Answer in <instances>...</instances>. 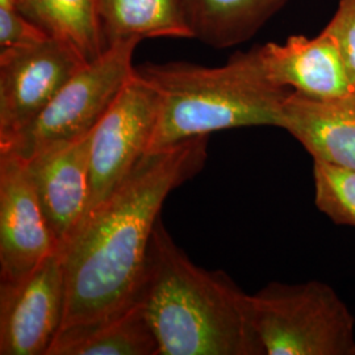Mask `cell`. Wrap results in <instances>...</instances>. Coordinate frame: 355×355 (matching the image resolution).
I'll use <instances>...</instances> for the list:
<instances>
[{
    "label": "cell",
    "mask_w": 355,
    "mask_h": 355,
    "mask_svg": "<svg viewBox=\"0 0 355 355\" xmlns=\"http://www.w3.org/2000/svg\"><path fill=\"white\" fill-rule=\"evenodd\" d=\"M324 31L337 44L355 92V0H340L337 11Z\"/></svg>",
    "instance_id": "ac0fdd59"
},
{
    "label": "cell",
    "mask_w": 355,
    "mask_h": 355,
    "mask_svg": "<svg viewBox=\"0 0 355 355\" xmlns=\"http://www.w3.org/2000/svg\"><path fill=\"white\" fill-rule=\"evenodd\" d=\"M20 0H0V7H19Z\"/></svg>",
    "instance_id": "ffe728a7"
},
{
    "label": "cell",
    "mask_w": 355,
    "mask_h": 355,
    "mask_svg": "<svg viewBox=\"0 0 355 355\" xmlns=\"http://www.w3.org/2000/svg\"><path fill=\"white\" fill-rule=\"evenodd\" d=\"M48 355H159V345L136 299L110 318L61 330Z\"/></svg>",
    "instance_id": "4fadbf2b"
},
{
    "label": "cell",
    "mask_w": 355,
    "mask_h": 355,
    "mask_svg": "<svg viewBox=\"0 0 355 355\" xmlns=\"http://www.w3.org/2000/svg\"><path fill=\"white\" fill-rule=\"evenodd\" d=\"M136 299L148 313L159 355H265L254 324L252 295L224 271L195 265L161 217Z\"/></svg>",
    "instance_id": "7a4b0ae2"
},
{
    "label": "cell",
    "mask_w": 355,
    "mask_h": 355,
    "mask_svg": "<svg viewBox=\"0 0 355 355\" xmlns=\"http://www.w3.org/2000/svg\"><path fill=\"white\" fill-rule=\"evenodd\" d=\"M207 139L146 153L67 242L61 250L66 271L62 329L110 318L136 300L166 198L203 168Z\"/></svg>",
    "instance_id": "6da1fadb"
},
{
    "label": "cell",
    "mask_w": 355,
    "mask_h": 355,
    "mask_svg": "<svg viewBox=\"0 0 355 355\" xmlns=\"http://www.w3.org/2000/svg\"><path fill=\"white\" fill-rule=\"evenodd\" d=\"M140 41L111 42L98 58L70 78L29 127L0 145V153L28 159L53 145L87 136L135 71L133 54Z\"/></svg>",
    "instance_id": "5b68a950"
},
{
    "label": "cell",
    "mask_w": 355,
    "mask_h": 355,
    "mask_svg": "<svg viewBox=\"0 0 355 355\" xmlns=\"http://www.w3.org/2000/svg\"><path fill=\"white\" fill-rule=\"evenodd\" d=\"M268 78L280 87L306 98L331 101L354 92L334 40L322 31L318 36H292L284 44L258 46Z\"/></svg>",
    "instance_id": "8fae6325"
},
{
    "label": "cell",
    "mask_w": 355,
    "mask_h": 355,
    "mask_svg": "<svg viewBox=\"0 0 355 355\" xmlns=\"http://www.w3.org/2000/svg\"><path fill=\"white\" fill-rule=\"evenodd\" d=\"M288 0H183L193 37L230 48L253 37Z\"/></svg>",
    "instance_id": "5bb4252c"
},
{
    "label": "cell",
    "mask_w": 355,
    "mask_h": 355,
    "mask_svg": "<svg viewBox=\"0 0 355 355\" xmlns=\"http://www.w3.org/2000/svg\"><path fill=\"white\" fill-rule=\"evenodd\" d=\"M66 271L62 252L26 277L0 282V354L48 355L62 329Z\"/></svg>",
    "instance_id": "ba28073f"
},
{
    "label": "cell",
    "mask_w": 355,
    "mask_h": 355,
    "mask_svg": "<svg viewBox=\"0 0 355 355\" xmlns=\"http://www.w3.org/2000/svg\"><path fill=\"white\" fill-rule=\"evenodd\" d=\"M279 128L299 141L313 161L355 171V92L318 101L291 91L282 107Z\"/></svg>",
    "instance_id": "7c38bea8"
},
{
    "label": "cell",
    "mask_w": 355,
    "mask_h": 355,
    "mask_svg": "<svg viewBox=\"0 0 355 355\" xmlns=\"http://www.w3.org/2000/svg\"><path fill=\"white\" fill-rule=\"evenodd\" d=\"M89 136L91 132L23 159L61 250L73 239L89 209Z\"/></svg>",
    "instance_id": "30bf717a"
},
{
    "label": "cell",
    "mask_w": 355,
    "mask_h": 355,
    "mask_svg": "<svg viewBox=\"0 0 355 355\" xmlns=\"http://www.w3.org/2000/svg\"><path fill=\"white\" fill-rule=\"evenodd\" d=\"M60 250L26 162L0 153V282L26 277Z\"/></svg>",
    "instance_id": "9c48e42d"
},
{
    "label": "cell",
    "mask_w": 355,
    "mask_h": 355,
    "mask_svg": "<svg viewBox=\"0 0 355 355\" xmlns=\"http://www.w3.org/2000/svg\"><path fill=\"white\" fill-rule=\"evenodd\" d=\"M51 36L16 7H0V48L28 46Z\"/></svg>",
    "instance_id": "d6986e66"
},
{
    "label": "cell",
    "mask_w": 355,
    "mask_h": 355,
    "mask_svg": "<svg viewBox=\"0 0 355 355\" xmlns=\"http://www.w3.org/2000/svg\"><path fill=\"white\" fill-rule=\"evenodd\" d=\"M159 108V91L136 67L111 107L91 130V192L85 220L114 193L149 152Z\"/></svg>",
    "instance_id": "8992f818"
},
{
    "label": "cell",
    "mask_w": 355,
    "mask_h": 355,
    "mask_svg": "<svg viewBox=\"0 0 355 355\" xmlns=\"http://www.w3.org/2000/svg\"><path fill=\"white\" fill-rule=\"evenodd\" d=\"M252 306L265 355H355L354 315L324 282H272Z\"/></svg>",
    "instance_id": "277c9868"
},
{
    "label": "cell",
    "mask_w": 355,
    "mask_h": 355,
    "mask_svg": "<svg viewBox=\"0 0 355 355\" xmlns=\"http://www.w3.org/2000/svg\"><path fill=\"white\" fill-rule=\"evenodd\" d=\"M21 12L91 62L107 49L96 0H20Z\"/></svg>",
    "instance_id": "2e32d148"
},
{
    "label": "cell",
    "mask_w": 355,
    "mask_h": 355,
    "mask_svg": "<svg viewBox=\"0 0 355 355\" xmlns=\"http://www.w3.org/2000/svg\"><path fill=\"white\" fill-rule=\"evenodd\" d=\"M108 45L128 38H195L183 0H96Z\"/></svg>",
    "instance_id": "9a60e30c"
},
{
    "label": "cell",
    "mask_w": 355,
    "mask_h": 355,
    "mask_svg": "<svg viewBox=\"0 0 355 355\" xmlns=\"http://www.w3.org/2000/svg\"><path fill=\"white\" fill-rule=\"evenodd\" d=\"M137 70L161 95L148 153L225 129L279 128L282 107L291 92L268 78L258 46L217 67L168 62L144 64Z\"/></svg>",
    "instance_id": "3957f363"
},
{
    "label": "cell",
    "mask_w": 355,
    "mask_h": 355,
    "mask_svg": "<svg viewBox=\"0 0 355 355\" xmlns=\"http://www.w3.org/2000/svg\"><path fill=\"white\" fill-rule=\"evenodd\" d=\"M315 202L337 225L355 228V171L313 161Z\"/></svg>",
    "instance_id": "e0dca14e"
},
{
    "label": "cell",
    "mask_w": 355,
    "mask_h": 355,
    "mask_svg": "<svg viewBox=\"0 0 355 355\" xmlns=\"http://www.w3.org/2000/svg\"><path fill=\"white\" fill-rule=\"evenodd\" d=\"M87 64L58 38L0 51V145L29 127Z\"/></svg>",
    "instance_id": "52a82bcc"
}]
</instances>
